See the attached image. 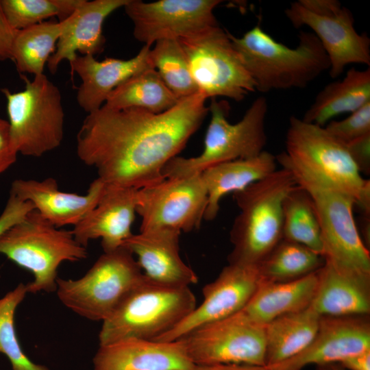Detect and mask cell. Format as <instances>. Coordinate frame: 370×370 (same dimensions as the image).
Instances as JSON below:
<instances>
[{
  "label": "cell",
  "mask_w": 370,
  "mask_h": 370,
  "mask_svg": "<svg viewBox=\"0 0 370 370\" xmlns=\"http://www.w3.org/2000/svg\"><path fill=\"white\" fill-rule=\"evenodd\" d=\"M206 99L198 92L161 113L103 106L84 119L77 156L108 186L140 189L159 182L209 112Z\"/></svg>",
  "instance_id": "cell-1"
},
{
  "label": "cell",
  "mask_w": 370,
  "mask_h": 370,
  "mask_svg": "<svg viewBox=\"0 0 370 370\" xmlns=\"http://www.w3.org/2000/svg\"><path fill=\"white\" fill-rule=\"evenodd\" d=\"M228 35L259 92L305 88L330 69L328 57L312 32L300 31L295 48L275 40L260 23L240 38Z\"/></svg>",
  "instance_id": "cell-2"
},
{
  "label": "cell",
  "mask_w": 370,
  "mask_h": 370,
  "mask_svg": "<svg viewBox=\"0 0 370 370\" xmlns=\"http://www.w3.org/2000/svg\"><path fill=\"white\" fill-rule=\"evenodd\" d=\"M276 160L311 197L320 226L325 261L343 273L370 277L369 251L356 226L354 199L295 164L284 151Z\"/></svg>",
  "instance_id": "cell-3"
},
{
  "label": "cell",
  "mask_w": 370,
  "mask_h": 370,
  "mask_svg": "<svg viewBox=\"0 0 370 370\" xmlns=\"http://www.w3.org/2000/svg\"><path fill=\"white\" fill-rule=\"evenodd\" d=\"M296 184L282 167L233 193L239 213L230 232L228 263L258 266L283 238V201Z\"/></svg>",
  "instance_id": "cell-4"
},
{
  "label": "cell",
  "mask_w": 370,
  "mask_h": 370,
  "mask_svg": "<svg viewBox=\"0 0 370 370\" xmlns=\"http://www.w3.org/2000/svg\"><path fill=\"white\" fill-rule=\"evenodd\" d=\"M196 302L189 286L165 285L145 276L102 322L99 345L128 338L155 340L186 318Z\"/></svg>",
  "instance_id": "cell-5"
},
{
  "label": "cell",
  "mask_w": 370,
  "mask_h": 370,
  "mask_svg": "<svg viewBox=\"0 0 370 370\" xmlns=\"http://www.w3.org/2000/svg\"><path fill=\"white\" fill-rule=\"evenodd\" d=\"M210 121L202 152L195 157L176 156L164 166V178L200 174L206 169L227 161L256 156L267 143L265 121L268 110L265 97L256 99L243 118L235 123L227 121L229 105L211 99Z\"/></svg>",
  "instance_id": "cell-6"
},
{
  "label": "cell",
  "mask_w": 370,
  "mask_h": 370,
  "mask_svg": "<svg viewBox=\"0 0 370 370\" xmlns=\"http://www.w3.org/2000/svg\"><path fill=\"white\" fill-rule=\"evenodd\" d=\"M0 254L32 272L34 280L26 284L27 293H32L56 291L60 264L88 256L71 230L54 226L36 210L0 236Z\"/></svg>",
  "instance_id": "cell-7"
},
{
  "label": "cell",
  "mask_w": 370,
  "mask_h": 370,
  "mask_svg": "<svg viewBox=\"0 0 370 370\" xmlns=\"http://www.w3.org/2000/svg\"><path fill=\"white\" fill-rule=\"evenodd\" d=\"M145 275L134 256L125 247L103 254L82 278L56 280L60 301L92 321L108 319Z\"/></svg>",
  "instance_id": "cell-8"
},
{
  "label": "cell",
  "mask_w": 370,
  "mask_h": 370,
  "mask_svg": "<svg viewBox=\"0 0 370 370\" xmlns=\"http://www.w3.org/2000/svg\"><path fill=\"white\" fill-rule=\"evenodd\" d=\"M25 88L1 89L7 100L12 145L18 153L40 157L58 148L64 137V112L58 86L44 74L21 75Z\"/></svg>",
  "instance_id": "cell-9"
},
{
  "label": "cell",
  "mask_w": 370,
  "mask_h": 370,
  "mask_svg": "<svg viewBox=\"0 0 370 370\" xmlns=\"http://www.w3.org/2000/svg\"><path fill=\"white\" fill-rule=\"evenodd\" d=\"M285 145L293 162L351 195L362 215L370 217V181L362 177L346 144L324 127L292 116Z\"/></svg>",
  "instance_id": "cell-10"
},
{
  "label": "cell",
  "mask_w": 370,
  "mask_h": 370,
  "mask_svg": "<svg viewBox=\"0 0 370 370\" xmlns=\"http://www.w3.org/2000/svg\"><path fill=\"white\" fill-rule=\"evenodd\" d=\"M178 40L198 92L206 99L223 97L238 102L256 90L228 31L219 25Z\"/></svg>",
  "instance_id": "cell-11"
},
{
  "label": "cell",
  "mask_w": 370,
  "mask_h": 370,
  "mask_svg": "<svg viewBox=\"0 0 370 370\" xmlns=\"http://www.w3.org/2000/svg\"><path fill=\"white\" fill-rule=\"evenodd\" d=\"M285 15L295 28L308 26L317 37L330 61L329 74L341 75L350 64L370 65V39L354 27L351 11L336 0H299Z\"/></svg>",
  "instance_id": "cell-12"
},
{
  "label": "cell",
  "mask_w": 370,
  "mask_h": 370,
  "mask_svg": "<svg viewBox=\"0 0 370 370\" xmlns=\"http://www.w3.org/2000/svg\"><path fill=\"white\" fill-rule=\"evenodd\" d=\"M195 365L243 364L265 365V325L242 310L200 327L182 338Z\"/></svg>",
  "instance_id": "cell-13"
},
{
  "label": "cell",
  "mask_w": 370,
  "mask_h": 370,
  "mask_svg": "<svg viewBox=\"0 0 370 370\" xmlns=\"http://www.w3.org/2000/svg\"><path fill=\"white\" fill-rule=\"evenodd\" d=\"M208 204L201 173L164 178L137 190L140 231L169 228L189 232L199 228Z\"/></svg>",
  "instance_id": "cell-14"
},
{
  "label": "cell",
  "mask_w": 370,
  "mask_h": 370,
  "mask_svg": "<svg viewBox=\"0 0 370 370\" xmlns=\"http://www.w3.org/2000/svg\"><path fill=\"white\" fill-rule=\"evenodd\" d=\"M220 0H129L123 7L134 38L151 46L160 40H180L218 25L214 10Z\"/></svg>",
  "instance_id": "cell-15"
},
{
  "label": "cell",
  "mask_w": 370,
  "mask_h": 370,
  "mask_svg": "<svg viewBox=\"0 0 370 370\" xmlns=\"http://www.w3.org/2000/svg\"><path fill=\"white\" fill-rule=\"evenodd\" d=\"M262 280L258 266L228 263L214 281L204 286L202 303L175 328L154 341L178 340L200 327L241 311Z\"/></svg>",
  "instance_id": "cell-16"
},
{
  "label": "cell",
  "mask_w": 370,
  "mask_h": 370,
  "mask_svg": "<svg viewBox=\"0 0 370 370\" xmlns=\"http://www.w3.org/2000/svg\"><path fill=\"white\" fill-rule=\"evenodd\" d=\"M369 349V314L321 317L314 337L303 351L267 367L270 370H302L311 365L339 363L354 354Z\"/></svg>",
  "instance_id": "cell-17"
},
{
  "label": "cell",
  "mask_w": 370,
  "mask_h": 370,
  "mask_svg": "<svg viewBox=\"0 0 370 370\" xmlns=\"http://www.w3.org/2000/svg\"><path fill=\"white\" fill-rule=\"evenodd\" d=\"M94 370H192L182 340L158 341L128 338L99 345Z\"/></svg>",
  "instance_id": "cell-18"
},
{
  "label": "cell",
  "mask_w": 370,
  "mask_h": 370,
  "mask_svg": "<svg viewBox=\"0 0 370 370\" xmlns=\"http://www.w3.org/2000/svg\"><path fill=\"white\" fill-rule=\"evenodd\" d=\"M181 232L162 228L140 231L124 241L122 246L137 258L143 274L149 280L173 286L197 284L196 273L180 254Z\"/></svg>",
  "instance_id": "cell-19"
},
{
  "label": "cell",
  "mask_w": 370,
  "mask_h": 370,
  "mask_svg": "<svg viewBox=\"0 0 370 370\" xmlns=\"http://www.w3.org/2000/svg\"><path fill=\"white\" fill-rule=\"evenodd\" d=\"M105 186L96 206L71 231L81 245L100 238L103 252H109L133 234L138 189Z\"/></svg>",
  "instance_id": "cell-20"
},
{
  "label": "cell",
  "mask_w": 370,
  "mask_h": 370,
  "mask_svg": "<svg viewBox=\"0 0 370 370\" xmlns=\"http://www.w3.org/2000/svg\"><path fill=\"white\" fill-rule=\"evenodd\" d=\"M99 178L89 185L87 193L78 195L60 190L53 177L43 180H15L10 193L25 201L32 203L34 209L47 221L60 228L75 225L97 204L105 189Z\"/></svg>",
  "instance_id": "cell-21"
},
{
  "label": "cell",
  "mask_w": 370,
  "mask_h": 370,
  "mask_svg": "<svg viewBox=\"0 0 370 370\" xmlns=\"http://www.w3.org/2000/svg\"><path fill=\"white\" fill-rule=\"evenodd\" d=\"M150 46L144 45L129 60L106 58L97 60L92 55L77 56L70 63L71 75L77 73L82 84L77 102L88 114L101 108L110 94L136 73L153 68L149 60Z\"/></svg>",
  "instance_id": "cell-22"
},
{
  "label": "cell",
  "mask_w": 370,
  "mask_h": 370,
  "mask_svg": "<svg viewBox=\"0 0 370 370\" xmlns=\"http://www.w3.org/2000/svg\"><path fill=\"white\" fill-rule=\"evenodd\" d=\"M129 0H84L69 18L60 22L61 34L56 50L47 61L54 74L62 60L69 62L79 52L82 56L102 53L106 42L103 34L105 19L113 12L123 8Z\"/></svg>",
  "instance_id": "cell-23"
},
{
  "label": "cell",
  "mask_w": 370,
  "mask_h": 370,
  "mask_svg": "<svg viewBox=\"0 0 370 370\" xmlns=\"http://www.w3.org/2000/svg\"><path fill=\"white\" fill-rule=\"evenodd\" d=\"M317 275L310 306L321 317L369 314L370 278L343 273L325 261Z\"/></svg>",
  "instance_id": "cell-24"
},
{
  "label": "cell",
  "mask_w": 370,
  "mask_h": 370,
  "mask_svg": "<svg viewBox=\"0 0 370 370\" xmlns=\"http://www.w3.org/2000/svg\"><path fill=\"white\" fill-rule=\"evenodd\" d=\"M277 163L276 156L264 150L256 156L221 162L204 170L201 173L208 194L204 219L217 217L223 197L268 176L277 170Z\"/></svg>",
  "instance_id": "cell-25"
},
{
  "label": "cell",
  "mask_w": 370,
  "mask_h": 370,
  "mask_svg": "<svg viewBox=\"0 0 370 370\" xmlns=\"http://www.w3.org/2000/svg\"><path fill=\"white\" fill-rule=\"evenodd\" d=\"M317 271L289 282L262 280L242 311L252 321L266 325L280 316L308 308L316 292Z\"/></svg>",
  "instance_id": "cell-26"
},
{
  "label": "cell",
  "mask_w": 370,
  "mask_h": 370,
  "mask_svg": "<svg viewBox=\"0 0 370 370\" xmlns=\"http://www.w3.org/2000/svg\"><path fill=\"white\" fill-rule=\"evenodd\" d=\"M370 102V69L347 71L341 81L326 85L305 112L304 121L323 127L333 117L353 112Z\"/></svg>",
  "instance_id": "cell-27"
},
{
  "label": "cell",
  "mask_w": 370,
  "mask_h": 370,
  "mask_svg": "<svg viewBox=\"0 0 370 370\" xmlns=\"http://www.w3.org/2000/svg\"><path fill=\"white\" fill-rule=\"evenodd\" d=\"M321 316L310 306L280 316L265 325V365L288 360L303 351L312 341Z\"/></svg>",
  "instance_id": "cell-28"
},
{
  "label": "cell",
  "mask_w": 370,
  "mask_h": 370,
  "mask_svg": "<svg viewBox=\"0 0 370 370\" xmlns=\"http://www.w3.org/2000/svg\"><path fill=\"white\" fill-rule=\"evenodd\" d=\"M157 71L148 68L132 75L108 96L104 106L112 109L136 108L153 113L165 112L179 101Z\"/></svg>",
  "instance_id": "cell-29"
},
{
  "label": "cell",
  "mask_w": 370,
  "mask_h": 370,
  "mask_svg": "<svg viewBox=\"0 0 370 370\" xmlns=\"http://www.w3.org/2000/svg\"><path fill=\"white\" fill-rule=\"evenodd\" d=\"M324 263L321 255L282 238L258 267L262 280L284 282L316 272Z\"/></svg>",
  "instance_id": "cell-30"
},
{
  "label": "cell",
  "mask_w": 370,
  "mask_h": 370,
  "mask_svg": "<svg viewBox=\"0 0 370 370\" xmlns=\"http://www.w3.org/2000/svg\"><path fill=\"white\" fill-rule=\"evenodd\" d=\"M59 21H43L18 30L12 45V60L20 73L34 76L43 73L44 67L54 53L61 34Z\"/></svg>",
  "instance_id": "cell-31"
},
{
  "label": "cell",
  "mask_w": 370,
  "mask_h": 370,
  "mask_svg": "<svg viewBox=\"0 0 370 370\" xmlns=\"http://www.w3.org/2000/svg\"><path fill=\"white\" fill-rule=\"evenodd\" d=\"M283 238L303 245L323 256L320 226L309 193L296 184L282 204Z\"/></svg>",
  "instance_id": "cell-32"
},
{
  "label": "cell",
  "mask_w": 370,
  "mask_h": 370,
  "mask_svg": "<svg viewBox=\"0 0 370 370\" xmlns=\"http://www.w3.org/2000/svg\"><path fill=\"white\" fill-rule=\"evenodd\" d=\"M149 51V60L160 77L179 99L198 92L188 60L178 40L156 41Z\"/></svg>",
  "instance_id": "cell-33"
},
{
  "label": "cell",
  "mask_w": 370,
  "mask_h": 370,
  "mask_svg": "<svg viewBox=\"0 0 370 370\" xmlns=\"http://www.w3.org/2000/svg\"><path fill=\"white\" fill-rule=\"evenodd\" d=\"M10 25L16 30L42 23L52 16L62 22L69 18L84 0H0Z\"/></svg>",
  "instance_id": "cell-34"
},
{
  "label": "cell",
  "mask_w": 370,
  "mask_h": 370,
  "mask_svg": "<svg viewBox=\"0 0 370 370\" xmlns=\"http://www.w3.org/2000/svg\"><path fill=\"white\" fill-rule=\"evenodd\" d=\"M27 293V285L21 283L0 299V353L9 359L12 370H49L28 358L16 336L15 310Z\"/></svg>",
  "instance_id": "cell-35"
},
{
  "label": "cell",
  "mask_w": 370,
  "mask_h": 370,
  "mask_svg": "<svg viewBox=\"0 0 370 370\" xmlns=\"http://www.w3.org/2000/svg\"><path fill=\"white\" fill-rule=\"evenodd\" d=\"M325 129L345 144L370 134V102L343 120L328 122Z\"/></svg>",
  "instance_id": "cell-36"
},
{
  "label": "cell",
  "mask_w": 370,
  "mask_h": 370,
  "mask_svg": "<svg viewBox=\"0 0 370 370\" xmlns=\"http://www.w3.org/2000/svg\"><path fill=\"white\" fill-rule=\"evenodd\" d=\"M34 207L10 193L6 205L0 215V236L14 225L23 220Z\"/></svg>",
  "instance_id": "cell-37"
},
{
  "label": "cell",
  "mask_w": 370,
  "mask_h": 370,
  "mask_svg": "<svg viewBox=\"0 0 370 370\" xmlns=\"http://www.w3.org/2000/svg\"><path fill=\"white\" fill-rule=\"evenodd\" d=\"M360 174H370V134L346 144Z\"/></svg>",
  "instance_id": "cell-38"
},
{
  "label": "cell",
  "mask_w": 370,
  "mask_h": 370,
  "mask_svg": "<svg viewBox=\"0 0 370 370\" xmlns=\"http://www.w3.org/2000/svg\"><path fill=\"white\" fill-rule=\"evenodd\" d=\"M17 154L12 143L9 122L0 117V174L15 163Z\"/></svg>",
  "instance_id": "cell-39"
},
{
  "label": "cell",
  "mask_w": 370,
  "mask_h": 370,
  "mask_svg": "<svg viewBox=\"0 0 370 370\" xmlns=\"http://www.w3.org/2000/svg\"><path fill=\"white\" fill-rule=\"evenodd\" d=\"M18 30L8 23L0 1V60H12V45Z\"/></svg>",
  "instance_id": "cell-40"
},
{
  "label": "cell",
  "mask_w": 370,
  "mask_h": 370,
  "mask_svg": "<svg viewBox=\"0 0 370 370\" xmlns=\"http://www.w3.org/2000/svg\"><path fill=\"white\" fill-rule=\"evenodd\" d=\"M339 364L347 370H370V349L354 354Z\"/></svg>",
  "instance_id": "cell-41"
},
{
  "label": "cell",
  "mask_w": 370,
  "mask_h": 370,
  "mask_svg": "<svg viewBox=\"0 0 370 370\" xmlns=\"http://www.w3.org/2000/svg\"><path fill=\"white\" fill-rule=\"evenodd\" d=\"M192 370H270L267 366L243 364L195 365Z\"/></svg>",
  "instance_id": "cell-42"
},
{
  "label": "cell",
  "mask_w": 370,
  "mask_h": 370,
  "mask_svg": "<svg viewBox=\"0 0 370 370\" xmlns=\"http://www.w3.org/2000/svg\"><path fill=\"white\" fill-rule=\"evenodd\" d=\"M315 370H347L339 363H330L316 366Z\"/></svg>",
  "instance_id": "cell-43"
}]
</instances>
